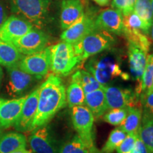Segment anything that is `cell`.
Here are the masks:
<instances>
[{
	"mask_svg": "<svg viewBox=\"0 0 153 153\" xmlns=\"http://www.w3.org/2000/svg\"><path fill=\"white\" fill-rule=\"evenodd\" d=\"M133 12L151 26L153 20V12L150 0H136Z\"/></svg>",
	"mask_w": 153,
	"mask_h": 153,
	"instance_id": "31",
	"label": "cell"
},
{
	"mask_svg": "<svg viewBox=\"0 0 153 153\" xmlns=\"http://www.w3.org/2000/svg\"><path fill=\"white\" fill-rule=\"evenodd\" d=\"M133 153H151L150 150L147 148L145 143L143 142L142 140L140 138L138 135H137L136 140H135V145L133 151Z\"/></svg>",
	"mask_w": 153,
	"mask_h": 153,
	"instance_id": "36",
	"label": "cell"
},
{
	"mask_svg": "<svg viewBox=\"0 0 153 153\" xmlns=\"http://www.w3.org/2000/svg\"><path fill=\"white\" fill-rule=\"evenodd\" d=\"M128 134L121 128L118 127L113 130L109 134L106 142L102 148V153H113L123 142Z\"/></svg>",
	"mask_w": 153,
	"mask_h": 153,
	"instance_id": "29",
	"label": "cell"
},
{
	"mask_svg": "<svg viewBox=\"0 0 153 153\" xmlns=\"http://www.w3.org/2000/svg\"><path fill=\"white\" fill-rule=\"evenodd\" d=\"M72 123L76 134L89 146H95L94 123V116L85 105L71 108Z\"/></svg>",
	"mask_w": 153,
	"mask_h": 153,
	"instance_id": "7",
	"label": "cell"
},
{
	"mask_svg": "<svg viewBox=\"0 0 153 153\" xmlns=\"http://www.w3.org/2000/svg\"><path fill=\"white\" fill-rule=\"evenodd\" d=\"M123 35L127 39L128 43L133 44L145 53H148L150 48L151 41L149 36L145 35L140 30L123 26Z\"/></svg>",
	"mask_w": 153,
	"mask_h": 153,
	"instance_id": "24",
	"label": "cell"
},
{
	"mask_svg": "<svg viewBox=\"0 0 153 153\" xmlns=\"http://www.w3.org/2000/svg\"><path fill=\"white\" fill-rule=\"evenodd\" d=\"M7 77L5 89L13 99L19 98L43 78L26 73L19 68L18 64L7 68Z\"/></svg>",
	"mask_w": 153,
	"mask_h": 153,
	"instance_id": "6",
	"label": "cell"
},
{
	"mask_svg": "<svg viewBox=\"0 0 153 153\" xmlns=\"http://www.w3.org/2000/svg\"><path fill=\"white\" fill-rule=\"evenodd\" d=\"M142 116L143 110L141 106L128 107V114L125 119L120 125V127L127 134H137V131L141 123Z\"/></svg>",
	"mask_w": 153,
	"mask_h": 153,
	"instance_id": "22",
	"label": "cell"
},
{
	"mask_svg": "<svg viewBox=\"0 0 153 153\" xmlns=\"http://www.w3.org/2000/svg\"><path fill=\"white\" fill-rule=\"evenodd\" d=\"M48 43V37L43 30L33 28L27 33L13 42L16 49L24 55L43 51Z\"/></svg>",
	"mask_w": 153,
	"mask_h": 153,
	"instance_id": "11",
	"label": "cell"
},
{
	"mask_svg": "<svg viewBox=\"0 0 153 153\" xmlns=\"http://www.w3.org/2000/svg\"><path fill=\"white\" fill-rule=\"evenodd\" d=\"M27 139L24 134L11 132L0 137V153H11L19 149L26 148Z\"/></svg>",
	"mask_w": 153,
	"mask_h": 153,
	"instance_id": "20",
	"label": "cell"
},
{
	"mask_svg": "<svg viewBox=\"0 0 153 153\" xmlns=\"http://www.w3.org/2000/svg\"><path fill=\"white\" fill-rule=\"evenodd\" d=\"M85 104L91 111L94 118H99L104 115L108 111V107L104 88L86 94Z\"/></svg>",
	"mask_w": 153,
	"mask_h": 153,
	"instance_id": "19",
	"label": "cell"
},
{
	"mask_svg": "<svg viewBox=\"0 0 153 153\" xmlns=\"http://www.w3.org/2000/svg\"><path fill=\"white\" fill-rule=\"evenodd\" d=\"M136 0H112L111 7L117 9L123 16H127L133 12Z\"/></svg>",
	"mask_w": 153,
	"mask_h": 153,
	"instance_id": "34",
	"label": "cell"
},
{
	"mask_svg": "<svg viewBox=\"0 0 153 153\" xmlns=\"http://www.w3.org/2000/svg\"><path fill=\"white\" fill-rule=\"evenodd\" d=\"M137 137V134H128L123 142L116 148V153H131L133 150Z\"/></svg>",
	"mask_w": 153,
	"mask_h": 153,
	"instance_id": "35",
	"label": "cell"
},
{
	"mask_svg": "<svg viewBox=\"0 0 153 153\" xmlns=\"http://www.w3.org/2000/svg\"><path fill=\"white\" fill-rule=\"evenodd\" d=\"M18 66L26 73L43 78L48 73L51 68L50 47H46L40 52L24 55Z\"/></svg>",
	"mask_w": 153,
	"mask_h": 153,
	"instance_id": "9",
	"label": "cell"
},
{
	"mask_svg": "<svg viewBox=\"0 0 153 153\" xmlns=\"http://www.w3.org/2000/svg\"><path fill=\"white\" fill-rule=\"evenodd\" d=\"M97 28L105 30L111 33L123 35V15L116 9L103 10L95 19Z\"/></svg>",
	"mask_w": 153,
	"mask_h": 153,
	"instance_id": "16",
	"label": "cell"
},
{
	"mask_svg": "<svg viewBox=\"0 0 153 153\" xmlns=\"http://www.w3.org/2000/svg\"><path fill=\"white\" fill-rule=\"evenodd\" d=\"M150 89H153V82H152V87H151Z\"/></svg>",
	"mask_w": 153,
	"mask_h": 153,
	"instance_id": "43",
	"label": "cell"
},
{
	"mask_svg": "<svg viewBox=\"0 0 153 153\" xmlns=\"http://www.w3.org/2000/svg\"><path fill=\"white\" fill-rule=\"evenodd\" d=\"M60 153H102V152L98 150L95 146L88 145L76 134L62 145Z\"/></svg>",
	"mask_w": 153,
	"mask_h": 153,
	"instance_id": "23",
	"label": "cell"
},
{
	"mask_svg": "<svg viewBox=\"0 0 153 153\" xmlns=\"http://www.w3.org/2000/svg\"><path fill=\"white\" fill-rule=\"evenodd\" d=\"M94 2L101 7H104V6H107L109 4L110 0H93Z\"/></svg>",
	"mask_w": 153,
	"mask_h": 153,
	"instance_id": "38",
	"label": "cell"
},
{
	"mask_svg": "<svg viewBox=\"0 0 153 153\" xmlns=\"http://www.w3.org/2000/svg\"><path fill=\"white\" fill-rule=\"evenodd\" d=\"M24 55L14 46V44L0 38V65L9 68L18 64Z\"/></svg>",
	"mask_w": 153,
	"mask_h": 153,
	"instance_id": "21",
	"label": "cell"
},
{
	"mask_svg": "<svg viewBox=\"0 0 153 153\" xmlns=\"http://www.w3.org/2000/svg\"><path fill=\"white\" fill-rule=\"evenodd\" d=\"M131 153H133V152H131Z\"/></svg>",
	"mask_w": 153,
	"mask_h": 153,
	"instance_id": "44",
	"label": "cell"
},
{
	"mask_svg": "<svg viewBox=\"0 0 153 153\" xmlns=\"http://www.w3.org/2000/svg\"><path fill=\"white\" fill-rule=\"evenodd\" d=\"M66 105V88L62 79L50 74L39 87L37 112L30 131L47 125Z\"/></svg>",
	"mask_w": 153,
	"mask_h": 153,
	"instance_id": "1",
	"label": "cell"
},
{
	"mask_svg": "<svg viewBox=\"0 0 153 153\" xmlns=\"http://www.w3.org/2000/svg\"><path fill=\"white\" fill-rule=\"evenodd\" d=\"M128 61L132 75L140 82L146 65L148 53L133 44L128 43Z\"/></svg>",
	"mask_w": 153,
	"mask_h": 153,
	"instance_id": "18",
	"label": "cell"
},
{
	"mask_svg": "<svg viewBox=\"0 0 153 153\" xmlns=\"http://www.w3.org/2000/svg\"><path fill=\"white\" fill-rule=\"evenodd\" d=\"M85 14V4L82 0H63L60 12L61 28L67 29Z\"/></svg>",
	"mask_w": 153,
	"mask_h": 153,
	"instance_id": "17",
	"label": "cell"
},
{
	"mask_svg": "<svg viewBox=\"0 0 153 153\" xmlns=\"http://www.w3.org/2000/svg\"><path fill=\"white\" fill-rule=\"evenodd\" d=\"M27 95L16 99L0 97V128H8L18 118Z\"/></svg>",
	"mask_w": 153,
	"mask_h": 153,
	"instance_id": "15",
	"label": "cell"
},
{
	"mask_svg": "<svg viewBox=\"0 0 153 153\" xmlns=\"http://www.w3.org/2000/svg\"><path fill=\"white\" fill-rule=\"evenodd\" d=\"M11 153H31V150H28L26 148L19 149V150H15Z\"/></svg>",
	"mask_w": 153,
	"mask_h": 153,
	"instance_id": "39",
	"label": "cell"
},
{
	"mask_svg": "<svg viewBox=\"0 0 153 153\" xmlns=\"http://www.w3.org/2000/svg\"><path fill=\"white\" fill-rule=\"evenodd\" d=\"M66 100L67 104L70 108L76 106L85 105V93L79 82L72 80L68 89H66Z\"/></svg>",
	"mask_w": 153,
	"mask_h": 153,
	"instance_id": "26",
	"label": "cell"
},
{
	"mask_svg": "<svg viewBox=\"0 0 153 153\" xmlns=\"http://www.w3.org/2000/svg\"><path fill=\"white\" fill-rule=\"evenodd\" d=\"M103 88L106 96L108 110L137 106V103L140 101V98L135 91L132 89L110 85L103 87Z\"/></svg>",
	"mask_w": 153,
	"mask_h": 153,
	"instance_id": "10",
	"label": "cell"
},
{
	"mask_svg": "<svg viewBox=\"0 0 153 153\" xmlns=\"http://www.w3.org/2000/svg\"><path fill=\"white\" fill-rule=\"evenodd\" d=\"M140 103L143 110V115L153 117V89H149L141 94Z\"/></svg>",
	"mask_w": 153,
	"mask_h": 153,
	"instance_id": "33",
	"label": "cell"
},
{
	"mask_svg": "<svg viewBox=\"0 0 153 153\" xmlns=\"http://www.w3.org/2000/svg\"><path fill=\"white\" fill-rule=\"evenodd\" d=\"M116 43L111 33L101 28H95L81 41L73 45L74 51L82 62L110 49Z\"/></svg>",
	"mask_w": 153,
	"mask_h": 153,
	"instance_id": "5",
	"label": "cell"
},
{
	"mask_svg": "<svg viewBox=\"0 0 153 153\" xmlns=\"http://www.w3.org/2000/svg\"><path fill=\"white\" fill-rule=\"evenodd\" d=\"M123 22L124 27L140 30L145 35L149 36L151 26L147 24L135 12H132L127 16H123Z\"/></svg>",
	"mask_w": 153,
	"mask_h": 153,
	"instance_id": "30",
	"label": "cell"
},
{
	"mask_svg": "<svg viewBox=\"0 0 153 153\" xmlns=\"http://www.w3.org/2000/svg\"><path fill=\"white\" fill-rule=\"evenodd\" d=\"M150 4H151V7H152V12H153V0H150Z\"/></svg>",
	"mask_w": 153,
	"mask_h": 153,
	"instance_id": "42",
	"label": "cell"
},
{
	"mask_svg": "<svg viewBox=\"0 0 153 153\" xmlns=\"http://www.w3.org/2000/svg\"><path fill=\"white\" fill-rule=\"evenodd\" d=\"M33 28L30 23L13 14L8 17L0 27V38L12 43Z\"/></svg>",
	"mask_w": 153,
	"mask_h": 153,
	"instance_id": "14",
	"label": "cell"
},
{
	"mask_svg": "<svg viewBox=\"0 0 153 153\" xmlns=\"http://www.w3.org/2000/svg\"><path fill=\"white\" fill-rule=\"evenodd\" d=\"M50 70L59 76H66L72 73L82 62L75 53L73 45L65 41L50 47Z\"/></svg>",
	"mask_w": 153,
	"mask_h": 153,
	"instance_id": "4",
	"label": "cell"
},
{
	"mask_svg": "<svg viewBox=\"0 0 153 153\" xmlns=\"http://www.w3.org/2000/svg\"><path fill=\"white\" fill-rule=\"evenodd\" d=\"M72 80L79 82L83 88L85 94L103 87V86L97 81L93 74L85 70L76 71L72 76Z\"/></svg>",
	"mask_w": 153,
	"mask_h": 153,
	"instance_id": "25",
	"label": "cell"
},
{
	"mask_svg": "<svg viewBox=\"0 0 153 153\" xmlns=\"http://www.w3.org/2000/svg\"><path fill=\"white\" fill-rule=\"evenodd\" d=\"M153 82V54L148 55L146 65L142 77L138 83L135 93L140 98V96L145 91L149 90L152 86Z\"/></svg>",
	"mask_w": 153,
	"mask_h": 153,
	"instance_id": "28",
	"label": "cell"
},
{
	"mask_svg": "<svg viewBox=\"0 0 153 153\" xmlns=\"http://www.w3.org/2000/svg\"><path fill=\"white\" fill-rule=\"evenodd\" d=\"M128 107L108 110L104 114V120L111 125L119 126L125 119L128 114Z\"/></svg>",
	"mask_w": 153,
	"mask_h": 153,
	"instance_id": "32",
	"label": "cell"
},
{
	"mask_svg": "<svg viewBox=\"0 0 153 153\" xmlns=\"http://www.w3.org/2000/svg\"><path fill=\"white\" fill-rule=\"evenodd\" d=\"M10 11L15 16L42 29L46 25L49 14L48 0H8Z\"/></svg>",
	"mask_w": 153,
	"mask_h": 153,
	"instance_id": "3",
	"label": "cell"
},
{
	"mask_svg": "<svg viewBox=\"0 0 153 153\" xmlns=\"http://www.w3.org/2000/svg\"><path fill=\"white\" fill-rule=\"evenodd\" d=\"M38 94H39V87L34 89L26 97L20 114L14 124V127L16 131H30V126L37 112Z\"/></svg>",
	"mask_w": 153,
	"mask_h": 153,
	"instance_id": "12",
	"label": "cell"
},
{
	"mask_svg": "<svg viewBox=\"0 0 153 153\" xmlns=\"http://www.w3.org/2000/svg\"><path fill=\"white\" fill-rule=\"evenodd\" d=\"M137 135L150 152L153 153V117L143 115Z\"/></svg>",
	"mask_w": 153,
	"mask_h": 153,
	"instance_id": "27",
	"label": "cell"
},
{
	"mask_svg": "<svg viewBox=\"0 0 153 153\" xmlns=\"http://www.w3.org/2000/svg\"><path fill=\"white\" fill-rule=\"evenodd\" d=\"M149 36H150V39L151 42H152L153 43V20H152V24H151L150 33H149Z\"/></svg>",
	"mask_w": 153,
	"mask_h": 153,
	"instance_id": "40",
	"label": "cell"
},
{
	"mask_svg": "<svg viewBox=\"0 0 153 153\" xmlns=\"http://www.w3.org/2000/svg\"><path fill=\"white\" fill-rule=\"evenodd\" d=\"M3 79H4V71L2 68H1V65H0V87H1V83H2Z\"/></svg>",
	"mask_w": 153,
	"mask_h": 153,
	"instance_id": "41",
	"label": "cell"
},
{
	"mask_svg": "<svg viewBox=\"0 0 153 153\" xmlns=\"http://www.w3.org/2000/svg\"><path fill=\"white\" fill-rule=\"evenodd\" d=\"M8 18V10L1 0H0V27Z\"/></svg>",
	"mask_w": 153,
	"mask_h": 153,
	"instance_id": "37",
	"label": "cell"
},
{
	"mask_svg": "<svg viewBox=\"0 0 153 153\" xmlns=\"http://www.w3.org/2000/svg\"><path fill=\"white\" fill-rule=\"evenodd\" d=\"M97 28L95 18L87 14L71 26L63 30L60 38L62 41L68 42L72 45L79 43L86 36Z\"/></svg>",
	"mask_w": 153,
	"mask_h": 153,
	"instance_id": "13",
	"label": "cell"
},
{
	"mask_svg": "<svg viewBox=\"0 0 153 153\" xmlns=\"http://www.w3.org/2000/svg\"><path fill=\"white\" fill-rule=\"evenodd\" d=\"M120 65V56L110 48L91 57L86 63L85 68L103 87H106L118 78L129 79V75L123 72Z\"/></svg>",
	"mask_w": 153,
	"mask_h": 153,
	"instance_id": "2",
	"label": "cell"
},
{
	"mask_svg": "<svg viewBox=\"0 0 153 153\" xmlns=\"http://www.w3.org/2000/svg\"><path fill=\"white\" fill-rule=\"evenodd\" d=\"M28 143L34 153H60L61 145L48 126L45 125L31 131Z\"/></svg>",
	"mask_w": 153,
	"mask_h": 153,
	"instance_id": "8",
	"label": "cell"
}]
</instances>
